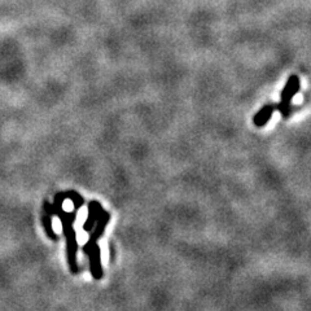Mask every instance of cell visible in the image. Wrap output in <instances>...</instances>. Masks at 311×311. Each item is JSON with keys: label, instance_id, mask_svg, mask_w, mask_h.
<instances>
[{"label": "cell", "instance_id": "6da1fadb", "mask_svg": "<svg viewBox=\"0 0 311 311\" xmlns=\"http://www.w3.org/2000/svg\"><path fill=\"white\" fill-rule=\"evenodd\" d=\"M63 205L53 204V210L55 214H57L61 219L64 227V235L67 237V261H69V266L70 271L73 274L78 272V263H77V250H78V243H77V235L73 228V223L75 221V211L73 213H67L63 210Z\"/></svg>", "mask_w": 311, "mask_h": 311}, {"label": "cell", "instance_id": "7a4b0ae2", "mask_svg": "<svg viewBox=\"0 0 311 311\" xmlns=\"http://www.w3.org/2000/svg\"><path fill=\"white\" fill-rule=\"evenodd\" d=\"M301 87L300 78L297 75H290L288 78L287 85L283 89L282 95H280V104H279V111L282 113L284 118H288L290 114V103H292L293 97L298 92V89Z\"/></svg>", "mask_w": 311, "mask_h": 311}, {"label": "cell", "instance_id": "3957f363", "mask_svg": "<svg viewBox=\"0 0 311 311\" xmlns=\"http://www.w3.org/2000/svg\"><path fill=\"white\" fill-rule=\"evenodd\" d=\"M109 221H111V214L105 210L101 211L100 217H99L96 221V224H95V227L92 228L93 232L91 233L89 241L83 245V252L86 253L89 248H92L93 245L97 244V240L103 236L104 231H105V227H107V224L109 223Z\"/></svg>", "mask_w": 311, "mask_h": 311}, {"label": "cell", "instance_id": "277c9868", "mask_svg": "<svg viewBox=\"0 0 311 311\" xmlns=\"http://www.w3.org/2000/svg\"><path fill=\"white\" fill-rule=\"evenodd\" d=\"M103 206L99 201H91L89 204V217H87V221L85 222L83 224V230L89 232V231H92V228L95 227L96 224V221L97 218L100 217L101 211H103Z\"/></svg>", "mask_w": 311, "mask_h": 311}, {"label": "cell", "instance_id": "5b68a950", "mask_svg": "<svg viewBox=\"0 0 311 311\" xmlns=\"http://www.w3.org/2000/svg\"><path fill=\"white\" fill-rule=\"evenodd\" d=\"M275 109H276V108H275L274 105H265V107L254 115V118H253L254 125H256L257 127L265 126V125L270 121L271 117H272Z\"/></svg>", "mask_w": 311, "mask_h": 311}, {"label": "cell", "instance_id": "8992f818", "mask_svg": "<svg viewBox=\"0 0 311 311\" xmlns=\"http://www.w3.org/2000/svg\"><path fill=\"white\" fill-rule=\"evenodd\" d=\"M65 197H67V199H69V200L73 201L75 210H78V209H79L82 205L85 204V199H83V197H82L79 193L75 192V191H69V192H65Z\"/></svg>", "mask_w": 311, "mask_h": 311}, {"label": "cell", "instance_id": "52a82bcc", "mask_svg": "<svg viewBox=\"0 0 311 311\" xmlns=\"http://www.w3.org/2000/svg\"><path fill=\"white\" fill-rule=\"evenodd\" d=\"M51 217L52 215H49V214L43 215V218H42V223H43V226H44L47 235H48L51 239H53V240H57V235H55V233H53V231H52V218Z\"/></svg>", "mask_w": 311, "mask_h": 311}]
</instances>
